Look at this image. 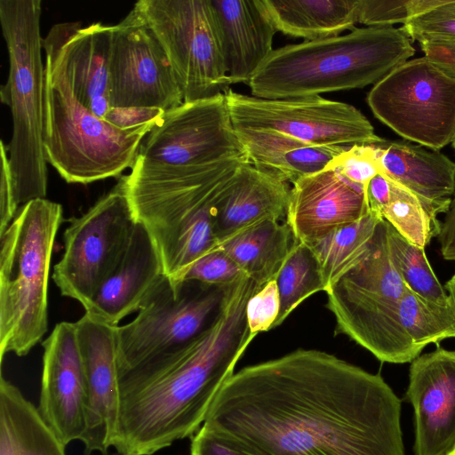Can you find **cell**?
Masks as SVG:
<instances>
[{
    "label": "cell",
    "instance_id": "cell-36",
    "mask_svg": "<svg viewBox=\"0 0 455 455\" xmlns=\"http://www.w3.org/2000/svg\"><path fill=\"white\" fill-rule=\"evenodd\" d=\"M326 167L332 168L351 182L367 186L380 173L375 145H354L346 148Z\"/></svg>",
    "mask_w": 455,
    "mask_h": 455
},
{
    "label": "cell",
    "instance_id": "cell-11",
    "mask_svg": "<svg viewBox=\"0 0 455 455\" xmlns=\"http://www.w3.org/2000/svg\"><path fill=\"white\" fill-rule=\"evenodd\" d=\"M373 115L403 138L439 150L455 135V79L426 57L409 60L373 85Z\"/></svg>",
    "mask_w": 455,
    "mask_h": 455
},
{
    "label": "cell",
    "instance_id": "cell-29",
    "mask_svg": "<svg viewBox=\"0 0 455 455\" xmlns=\"http://www.w3.org/2000/svg\"><path fill=\"white\" fill-rule=\"evenodd\" d=\"M381 219L370 211L361 220L331 232L309 246L319 263L326 291L362 255Z\"/></svg>",
    "mask_w": 455,
    "mask_h": 455
},
{
    "label": "cell",
    "instance_id": "cell-7",
    "mask_svg": "<svg viewBox=\"0 0 455 455\" xmlns=\"http://www.w3.org/2000/svg\"><path fill=\"white\" fill-rule=\"evenodd\" d=\"M61 204L33 200L0 235V360L24 356L48 330V283Z\"/></svg>",
    "mask_w": 455,
    "mask_h": 455
},
{
    "label": "cell",
    "instance_id": "cell-28",
    "mask_svg": "<svg viewBox=\"0 0 455 455\" xmlns=\"http://www.w3.org/2000/svg\"><path fill=\"white\" fill-rule=\"evenodd\" d=\"M297 242L285 220H270L238 235L220 249L262 287L276 278Z\"/></svg>",
    "mask_w": 455,
    "mask_h": 455
},
{
    "label": "cell",
    "instance_id": "cell-26",
    "mask_svg": "<svg viewBox=\"0 0 455 455\" xmlns=\"http://www.w3.org/2000/svg\"><path fill=\"white\" fill-rule=\"evenodd\" d=\"M277 32L305 41L340 36L358 23V0H258Z\"/></svg>",
    "mask_w": 455,
    "mask_h": 455
},
{
    "label": "cell",
    "instance_id": "cell-25",
    "mask_svg": "<svg viewBox=\"0 0 455 455\" xmlns=\"http://www.w3.org/2000/svg\"><path fill=\"white\" fill-rule=\"evenodd\" d=\"M235 131L253 165L274 172L291 184L323 170L347 148L314 145L272 130Z\"/></svg>",
    "mask_w": 455,
    "mask_h": 455
},
{
    "label": "cell",
    "instance_id": "cell-33",
    "mask_svg": "<svg viewBox=\"0 0 455 455\" xmlns=\"http://www.w3.org/2000/svg\"><path fill=\"white\" fill-rule=\"evenodd\" d=\"M391 180L390 201L381 213L401 235L425 249L438 229L419 199L410 190Z\"/></svg>",
    "mask_w": 455,
    "mask_h": 455
},
{
    "label": "cell",
    "instance_id": "cell-6",
    "mask_svg": "<svg viewBox=\"0 0 455 455\" xmlns=\"http://www.w3.org/2000/svg\"><path fill=\"white\" fill-rule=\"evenodd\" d=\"M41 13L40 0L0 1V22L9 59V74L1 86L0 99L12 113V134L6 148L19 211L33 200L45 198L47 193Z\"/></svg>",
    "mask_w": 455,
    "mask_h": 455
},
{
    "label": "cell",
    "instance_id": "cell-9",
    "mask_svg": "<svg viewBox=\"0 0 455 455\" xmlns=\"http://www.w3.org/2000/svg\"><path fill=\"white\" fill-rule=\"evenodd\" d=\"M146 19L191 102L224 93L230 85L211 0H140Z\"/></svg>",
    "mask_w": 455,
    "mask_h": 455
},
{
    "label": "cell",
    "instance_id": "cell-12",
    "mask_svg": "<svg viewBox=\"0 0 455 455\" xmlns=\"http://www.w3.org/2000/svg\"><path fill=\"white\" fill-rule=\"evenodd\" d=\"M136 223L124 175L66 228L52 273L60 293L84 307L121 259Z\"/></svg>",
    "mask_w": 455,
    "mask_h": 455
},
{
    "label": "cell",
    "instance_id": "cell-18",
    "mask_svg": "<svg viewBox=\"0 0 455 455\" xmlns=\"http://www.w3.org/2000/svg\"><path fill=\"white\" fill-rule=\"evenodd\" d=\"M406 400L414 410V455L455 447V351L439 345L411 362Z\"/></svg>",
    "mask_w": 455,
    "mask_h": 455
},
{
    "label": "cell",
    "instance_id": "cell-21",
    "mask_svg": "<svg viewBox=\"0 0 455 455\" xmlns=\"http://www.w3.org/2000/svg\"><path fill=\"white\" fill-rule=\"evenodd\" d=\"M164 275L151 236L137 222L121 259L84 307L85 314L118 326L124 317L139 311Z\"/></svg>",
    "mask_w": 455,
    "mask_h": 455
},
{
    "label": "cell",
    "instance_id": "cell-5",
    "mask_svg": "<svg viewBox=\"0 0 455 455\" xmlns=\"http://www.w3.org/2000/svg\"><path fill=\"white\" fill-rule=\"evenodd\" d=\"M70 21L53 25L43 38L44 63V152L68 183L89 184L132 168L140 144L156 124L122 129L84 108L75 95L61 48Z\"/></svg>",
    "mask_w": 455,
    "mask_h": 455
},
{
    "label": "cell",
    "instance_id": "cell-4",
    "mask_svg": "<svg viewBox=\"0 0 455 455\" xmlns=\"http://www.w3.org/2000/svg\"><path fill=\"white\" fill-rule=\"evenodd\" d=\"M399 28L367 27L273 50L248 82L251 96L293 99L375 84L413 56Z\"/></svg>",
    "mask_w": 455,
    "mask_h": 455
},
{
    "label": "cell",
    "instance_id": "cell-10",
    "mask_svg": "<svg viewBox=\"0 0 455 455\" xmlns=\"http://www.w3.org/2000/svg\"><path fill=\"white\" fill-rule=\"evenodd\" d=\"M195 281L173 283L164 275L140 306L137 316L116 327L118 376L172 351L211 323L225 287Z\"/></svg>",
    "mask_w": 455,
    "mask_h": 455
},
{
    "label": "cell",
    "instance_id": "cell-42",
    "mask_svg": "<svg viewBox=\"0 0 455 455\" xmlns=\"http://www.w3.org/2000/svg\"><path fill=\"white\" fill-rule=\"evenodd\" d=\"M419 44L425 57L455 79V40H431Z\"/></svg>",
    "mask_w": 455,
    "mask_h": 455
},
{
    "label": "cell",
    "instance_id": "cell-15",
    "mask_svg": "<svg viewBox=\"0 0 455 455\" xmlns=\"http://www.w3.org/2000/svg\"><path fill=\"white\" fill-rule=\"evenodd\" d=\"M109 75L112 108L168 111L183 103L167 54L135 5L113 26Z\"/></svg>",
    "mask_w": 455,
    "mask_h": 455
},
{
    "label": "cell",
    "instance_id": "cell-16",
    "mask_svg": "<svg viewBox=\"0 0 455 455\" xmlns=\"http://www.w3.org/2000/svg\"><path fill=\"white\" fill-rule=\"evenodd\" d=\"M38 411L64 444L86 430L87 385L75 323L60 322L43 341Z\"/></svg>",
    "mask_w": 455,
    "mask_h": 455
},
{
    "label": "cell",
    "instance_id": "cell-35",
    "mask_svg": "<svg viewBox=\"0 0 455 455\" xmlns=\"http://www.w3.org/2000/svg\"><path fill=\"white\" fill-rule=\"evenodd\" d=\"M245 275L222 250L218 249L197 259L184 275L182 281H195L209 286L228 287Z\"/></svg>",
    "mask_w": 455,
    "mask_h": 455
},
{
    "label": "cell",
    "instance_id": "cell-47",
    "mask_svg": "<svg viewBox=\"0 0 455 455\" xmlns=\"http://www.w3.org/2000/svg\"><path fill=\"white\" fill-rule=\"evenodd\" d=\"M451 144H452V147H453V148H454V150H455V135H454V137H453V140H452V141H451Z\"/></svg>",
    "mask_w": 455,
    "mask_h": 455
},
{
    "label": "cell",
    "instance_id": "cell-37",
    "mask_svg": "<svg viewBox=\"0 0 455 455\" xmlns=\"http://www.w3.org/2000/svg\"><path fill=\"white\" fill-rule=\"evenodd\" d=\"M280 311V297L275 279L256 291L246 305V319L251 333L257 335L274 327Z\"/></svg>",
    "mask_w": 455,
    "mask_h": 455
},
{
    "label": "cell",
    "instance_id": "cell-45",
    "mask_svg": "<svg viewBox=\"0 0 455 455\" xmlns=\"http://www.w3.org/2000/svg\"><path fill=\"white\" fill-rule=\"evenodd\" d=\"M444 288L455 310V274L446 282Z\"/></svg>",
    "mask_w": 455,
    "mask_h": 455
},
{
    "label": "cell",
    "instance_id": "cell-3",
    "mask_svg": "<svg viewBox=\"0 0 455 455\" xmlns=\"http://www.w3.org/2000/svg\"><path fill=\"white\" fill-rule=\"evenodd\" d=\"M244 161L248 157L125 175L134 218L151 236L164 273L172 282H181L197 259L219 249L213 227L216 207Z\"/></svg>",
    "mask_w": 455,
    "mask_h": 455
},
{
    "label": "cell",
    "instance_id": "cell-8",
    "mask_svg": "<svg viewBox=\"0 0 455 455\" xmlns=\"http://www.w3.org/2000/svg\"><path fill=\"white\" fill-rule=\"evenodd\" d=\"M389 223L381 219L355 263L325 291L335 333L344 334L381 362L411 363L421 352L401 325L400 300L406 290L390 261Z\"/></svg>",
    "mask_w": 455,
    "mask_h": 455
},
{
    "label": "cell",
    "instance_id": "cell-39",
    "mask_svg": "<svg viewBox=\"0 0 455 455\" xmlns=\"http://www.w3.org/2000/svg\"><path fill=\"white\" fill-rule=\"evenodd\" d=\"M190 455H256L235 440L204 426L191 437Z\"/></svg>",
    "mask_w": 455,
    "mask_h": 455
},
{
    "label": "cell",
    "instance_id": "cell-44",
    "mask_svg": "<svg viewBox=\"0 0 455 455\" xmlns=\"http://www.w3.org/2000/svg\"><path fill=\"white\" fill-rule=\"evenodd\" d=\"M441 254L446 260L455 261V192L437 235Z\"/></svg>",
    "mask_w": 455,
    "mask_h": 455
},
{
    "label": "cell",
    "instance_id": "cell-20",
    "mask_svg": "<svg viewBox=\"0 0 455 455\" xmlns=\"http://www.w3.org/2000/svg\"><path fill=\"white\" fill-rule=\"evenodd\" d=\"M291 187L279 175L241 163L220 199L214 215L219 245L270 220H284Z\"/></svg>",
    "mask_w": 455,
    "mask_h": 455
},
{
    "label": "cell",
    "instance_id": "cell-23",
    "mask_svg": "<svg viewBox=\"0 0 455 455\" xmlns=\"http://www.w3.org/2000/svg\"><path fill=\"white\" fill-rule=\"evenodd\" d=\"M230 84L250 81L273 52L277 32L258 0H211Z\"/></svg>",
    "mask_w": 455,
    "mask_h": 455
},
{
    "label": "cell",
    "instance_id": "cell-19",
    "mask_svg": "<svg viewBox=\"0 0 455 455\" xmlns=\"http://www.w3.org/2000/svg\"><path fill=\"white\" fill-rule=\"evenodd\" d=\"M369 212L365 188L325 167L292 183L285 221L310 246Z\"/></svg>",
    "mask_w": 455,
    "mask_h": 455
},
{
    "label": "cell",
    "instance_id": "cell-2",
    "mask_svg": "<svg viewBox=\"0 0 455 455\" xmlns=\"http://www.w3.org/2000/svg\"><path fill=\"white\" fill-rule=\"evenodd\" d=\"M261 287L244 275L225 287L208 326L183 346L119 375L118 455H153L192 437L252 341L249 299Z\"/></svg>",
    "mask_w": 455,
    "mask_h": 455
},
{
    "label": "cell",
    "instance_id": "cell-14",
    "mask_svg": "<svg viewBox=\"0 0 455 455\" xmlns=\"http://www.w3.org/2000/svg\"><path fill=\"white\" fill-rule=\"evenodd\" d=\"M224 93L235 129L272 130L319 146L374 145L383 140L347 103L321 96L268 100L230 89Z\"/></svg>",
    "mask_w": 455,
    "mask_h": 455
},
{
    "label": "cell",
    "instance_id": "cell-34",
    "mask_svg": "<svg viewBox=\"0 0 455 455\" xmlns=\"http://www.w3.org/2000/svg\"><path fill=\"white\" fill-rule=\"evenodd\" d=\"M401 28L419 43L455 40V0H412L411 16Z\"/></svg>",
    "mask_w": 455,
    "mask_h": 455
},
{
    "label": "cell",
    "instance_id": "cell-30",
    "mask_svg": "<svg viewBox=\"0 0 455 455\" xmlns=\"http://www.w3.org/2000/svg\"><path fill=\"white\" fill-rule=\"evenodd\" d=\"M275 281L280 311L274 327L280 325L307 298L321 291H326V284L312 249L299 241L291 250Z\"/></svg>",
    "mask_w": 455,
    "mask_h": 455
},
{
    "label": "cell",
    "instance_id": "cell-32",
    "mask_svg": "<svg viewBox=\"0 0 455 455\" xmlns=\"http://www.w3.org/2000/svg\"><path fill=\"white\" fill-rule=\"evenodd\" d=\"M387 243L390 261L407 289L433 302L449 303L448 293L432 269L425 249L410 243L390 224Z\"/></svg>",
    "mask_w": 455,
    "mask_h": 455
},
{
    "label": "cell",
    "instance_id": "cell-22",
    "mask_svg": "<svg viewBox=\"0 0 455 455\" xmlns=\"http://www.w3.org/2000/svg\"><path fill=\"white\" fill-rule=\"evenodd\" d=\"M381 173L413 193L439 232L437 216L447 212L455 192V163L439 150L407 141L374 144Z\"/></svg>",
    "mask_w": 455,
    "mask_h": 455
},
{
    "label": "cell",
    "instance_id": "cell-13",
    "mask_svg": "<svg viewBox=\"0 0 455 455\" xmlns=\"http://www.w3.org/2000/svg\"><path fill=\"white\" fill-rule=\"evenodd\" d=\"M235 157L248 156L220 93L166 111L142 140L131 169L188 168Z\"/></svg>",
    "mask_w": 455,
    "mask_h": 455
},
{
    "label": "cell",
    "instance_id": "cell-1",
    "mask_svg": "<svg viewBox=\"0 0 455 455\" xmlns=\"http://www.w3.org/2000/svg\"><path fill=\"white\" fill-rule=\"evenodd\" d=\"M400 418L379 374L298 348L233 373L203 426L256 455H405Z\"/></svg>",
    "mask_w": 455,
    "mask_h": 455
},
{
    "label": "cell",
    "instance_id": "cell-43",
    "mask_svg": "<svg viewBox=\"0 0 455 455\" xmlns=\"http://www.w3.org/2000/svg\"><path fill=\"white\" fill-rule=\"evenodd\" d=\"M365 194L370 211L381 216L390 201V179L381 172L378 173L365 187Z\"/></svg>",
    "mask_w": 455,
    "mask_h": 455
},
{
    "label": "cell",
    "instance_id": "cell-38",
    "mask_svg": "<svg viewBox=\"0 0 455 455\" xmlns=\"http://www.w3.org/2000/svg\"><path fill=\"white\" fill-rule=\"evenodd\" d=\"M412 0H358V23L369 27H388L406 23Z\"/></svg>",
    "mask_w": 455,
    "mask_h": 455
},
{
    "label": "cell",
    "instance_id": "cell-40",
    "mask_svg": "<svg viewBox=\"0 0 455 455\" xmlns=\"http://www.w3.org/2000/svg\"><path fill=\"white\" fill-rule=\"evenodd\" d=\"M0 235L4 233L19 212L14 201L12 176L6 144L0 141Z\"/></svg>",
    "mask_w": 455,
    "mask_h": 455
},
{
    "label": "cell",
    "instance_id": "cell-27",
    "mask_svg": "<svg viewBox=\"0 0 455 455\" xmlns=\"http://www.w3.org/2000/svg\"><path fill=\"white\" fill-rule=\"evenodd\" d=\"M66 444L21 391L0 378V455H67Z\"/></svg>",
    "mask_w": 455,
    "mask_h": 455
},
{
    "label": "cell",
    "instance_id": "cell-46",
    "mask_svg": "<svg viewBox=\"0 0 455 455\" xmlns=\"http://www.w3.org/2000/svg\"><path fill=\"white\" fill-rule=\"evenodd\" d=\"M446 455H455V447L450 452H448Z\"/></svg>",
    "mask_w": 455,
    "mask_h": 455
},
{
    "label": "cell",
    "instance_id": "cell-41",
    "mask_svg": "<svg viewBox=\"0 0 455 455\" xmlns=\"http://www.w3.org/2000/svg\"><path fill=\"white\" fill-rule=\"evenodd\" d=\"M166 111L159 108H112L105 120L122 129H128L157 122Z\"/></svg>",
    "mask_w": 455,
    "mask_h": 455
},
{
    "label": "cell",
    "instance_id": "cell-17",
    "mask_svg": "<svg viewBox=\"0 0 455 455\" xmlns=\"http://www.w3.org/2000/svg\"><path fill=\"white\" fill-rule=\"evenodd\" d=\"M87 385L86 430L81 443L84 453L108 455L113 448L119 415L116 327L87 314L75 322Z\"/></svg>",
    "mask_w": 455,
    "mask_h": 455
},
{
    "label": "cell",
    "instance_id": "cell-24",
    "mask_svg": "<svg viewBox=\"0 0 455 455\" xmlns=\"http://www.w3.org/2000/svg\"><path fill=\"white\" fill-rule=\"evenodd\" d=\"M113 26L95 22L85 28L70 21L61 53L70 86L79 102L104 119L111 110L110 55Z\"/></svg>",
    "mask_w": 455,
    "mask_h": 455
},
{
    "label": "cell",
    "instance_id": "cell-31",
    "mask_svg": "<svg viewBox=\"0 0 455 455\" xmlns=\"http://www.w3.org/2000/svg\"><path fill=\"white\" fill-rule=\"evenodd\" d=\"M450 299V298H449ZM401 325L413 344L422 349L455 338V310L451 303L426 299L406 288L398 307Z\"/></svg>",
    "mask_w": 455,
    "mask_h": 455
}]
</instances>
